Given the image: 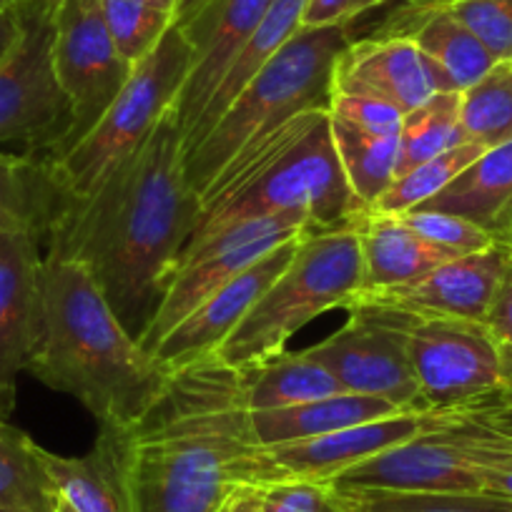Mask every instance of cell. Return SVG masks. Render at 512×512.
Instances as JSON below:
<instances>
[{"instance_id": "obj_44", "label": "cell", "mask_w": 512, "mask_h": 512, "mask_svg": "<svg viewBox=\"0 0 512 512\" xmlns=\"http://www.w3.org/2000/svg\"><path fill=\"white\" fill-rule=\"evenodd\" d=\"M63 0H16V8L23 16H43L53 18L61 8Z\"/></svg>"}, {"instance_id": "obj_5", "label": "cell", "mask_w": 512, "mask_h": 512, "mask_svg": "<svg viewBox=\"0 0 512 512\" xmlns=\"http://www.w3.org/2000/svg\"><path fill=\"white\" fill-rule=\"evenodd\" d=\"M354 41L352 26L299 28L221 113L209 134L184 154L186 179L204 194L216 176L292 118L329 111L334 73L342 53Z\"/></svg>"}, {"instance_id": "obj_12", "label": "cell", "mask_w": 512, "mask_h": 512, "mask_svg": "<svg viewBox=\"0 0 512 512\" xmlns=\"http://www.w3.org/2000/svg\"><path fill=\"white\" fill-rule=\"evenodd\" d=\"M53 71L73 118L63 144L46 159H58L88 136L134 71L108 33L101 0H63L53 16Z\"/></svg>"}, {"instance_id": "obj_14", "label": "cell", "mask_w": 512, "mask_h": 512, "mask_svg": "<svg viewBox=\"0 0 512 512\" xmlns=\"http://www.w3.org/2000/svg\"><path fill=\"white\" fill-rule=\"evenodd\" d=\"M334 91L382 98L402 113H410L437 93H455L457 88L410 38L367 36L359 41L354 38L342 53L334 73Z\"/></svg>"}, {"instance_id": "obj_49", "label": "cell", "mask_w": 512, "mask_h": 512, "mask_svg": "<svg viewBox=\"0 0 512 512\" xmlns=\"http://www.w3.org/2000/svg\"><path fill=\"white\" fill-rule=\"evenodd\" d=\"M56 512H76L73 510L71 505H68L66 500H63V497H58V505H56Z\"/></svg>"}, {"instance_id": "obj_17", "label": "cell", "mask_w": 512, "mask_h": 512, "mask_svg": "<svg viewBox=\"0 0 512 512\" xmlns=\"http://www.w3.org/2000/svg\"><path fill=\"white\" fill-rule=\"evenodd\" d=\"M43 241L36 231L0 239V384L28 372L43 329Z\"/></svg>"}, {"instance_id": "obj_31", "label": "cell", "mask_w": 512, "mask_h": 512, "mask_svg": "<svg viewBox=\"0 0 512 512\" xmlns=\"http://www.w3.org/2000/svg\"><path fill=\"white\" fill-rule=\"evenodd\" d=\"M339 490V487H337ZM349 512H512V500L492 492L339 490Z\"/></svg>"}, {"instance_id": "obj_8", "label": "cell", "mask_w": 512, "mask_h": 512, "mask_svg": "<svg viewBox=\"0 0 512 512\" xmlns=\"http://www.w3.org/2000/svg\"><path fill=\"white\" fill-rule=\"evenodd\" d=\"M485 405L349 467L332 485L339 490L482 492L487 447L495 435V427L482 417Z\"/></svg>"}, {"instance_id": "obj_4", "label": "cell", "mask_w": 512, "mask_h": 512, "mask_svg": "<svg viewBox=\"0 0 512 512\" xmlns=\"http://www.w3.org/2000/svg\"><path fill=\"white\" fill-rule=\"evenodd\" d=\"M367 211L344 179L329 111H309L241 151L216 176L201 194L199 224L186 249L262 216H304L309 234H322L354 229Z\"/></svg>"}, {"instance_id": "obj_16", "label": "cell", "mask_w": 512, "mask_h": 512, "mask_svg": "<svg viewBox=\"0 0 512 512\" xmlns=\"http://www.w3.org/2000/svg\"><path fill=\"white\" fill-rule=\"evenodd\" d=\"M269 6L272 0H211L204 11L181 26L194 51L191 71L174 106L184 139L199 121L206 103L224 81L226 71L246 46L251 33L262 23Z\"/></svg>"}, {"instance_id": "obj_22", "label": "cell", "mask_w": 512, "mask_h": 512, "mask_svg": "<svg viewBox=\"0 0 512 512\" xmlns=\"http://www.w3.org/2000/svg\"><path fill=\"white\" fill-rule=\"evenodd\" d=\"M41 460L58 497L76 512H131L121 442L113 425H98L91 452L63 457L41 447Z\"/></svg>"}, {"instance_id": "obj_27", "label": "cell", "mask_w": 512, "mask_h": 512, "mask_svg": "<svg viewBox=\"0 0 512 512\" xmlns=\"http://www.w3.org/2000/svg\"><path fill=\"white\" fill-rule=\"evenodd\" d=\"M56 204L46 161L0 151V239L13 231H46Z\"/></svg>"}, {"instance_id": "obj_38", "label": "cell", "mask_w": 512, "mask_h": 512, "mask_svg": "<svg viewBox=\"0 0 512 512\" xmlns=\"http://www.w3.org/2000/svg\"><path fill=\"white\" fill-rule=\"evenodd\" d=\"M390 0H309L304 11V28H322V26H339L347 23L354 26L357 18L374 8L387 6Z\"/></svg>"}, {"instance_id": "obj_10", "label": "cell", "mask_w": 512, "mask_h": 512, "mask_svg": "<svg viewBox=\"0 0 512 512\" xmlns=\"http://www.w3.org/2000/svg\"><path fill=\"white\" fill-rule=\"evenodd\" d=\"M467 410H405L390 417L282 445H254L236 462L239 485H272L287 480L332 482L349 467L402 445L425 432L450 425Z\"/></svg>"}, {"instance_id": "obj_19", "label": "cell", "mask_w": 512, "mask_h": 512, "mask_svg": "<svg viewBox=\"0 0 512 512\" xmlns=\"http://www.w3.org/2000/svg\"><path fill=\"white\" fill-rule=\"evenodd\" d=\"M369 36H405L415 41L417 48L447 73L460 93L480 81L497 63L475 33L467 31L450 11L437 6L390 8Z\"/></svg>"}, {"instance_id": "obj_37", "label": "cell", "mask_w": 512, "mask_h": 512, "mask_svg": "<svg viewBox=\"0 0 512 512\" xmlns=\"http://www.w3.org/2000/svg\"><path fill=\"white\" fill-rule=\"evenodd\" d=\"M329 113L354 123V126L369 128V131H382V134H400L402 118H405L400 108L382 101V98L349 91H334Z\"/></svg>"}, {"instance_id": "obj_42", "label": "cell", "mask_w": 512, "mask_h": 512, "mask_svg": "<svg viewBox=\"0 0 512 512\" xmlns=\"http://www.w3.org/2000/svg\"><path fill=\"white\" fill-rule=\"evenodd\" d=\"M219 512H262V502H259V492L254 485H239L229 495Z\"/></svg>"}, {"instance_id": "obj_43", "label": "cell", "mask_w": 512, "mask_h": 512, "mask_svg": "<svg viewBox=\"0 0 512 512\" xmlns=\"http://www.w3.org/2000/svg\"><path fill=\"white\" fill-rule=\"evenodd\" d=\"M482 415H485V420L490 422L492 427H497V430L512 437V400H507L505 395L497 397V400L487 402V405L482 407Z\"/></svg>"}, {"instance_id": "obj_24", "label": "cell", "mask_w": 512, "mask_h": 512, "mask_svg": "<svg viewBox=\"0 0 512 512\" xmlns=\"http://www.w3.org/2000/svg\"><path fill=\"white\" fill-rule=\"evenodd\" d=\"M307 3L309 0H272V6L264 13L262 23L256 26L254 33H251L246 46L241 48L236 61L231 63V68L226 71L224 81L219 83V88L214 91L211 101L206 103L199 121H196L194 128L186 134L184 154H189V151L209 134L211 126L219 121L221 113H224L226 108L231 106V101L239 96L241 88H244L256 73L262 71L264 63H267L269 58H272L274 53L302 28Z\"/></svg>"}, {"instance_id": "obj_6", "label": "cell", "mask_w": 512, "mask_h": 512, "mask_svg": "<svg viewBox=\"0 0 512 512\" xmlns=\"http://www.w3.org/2000/svg\"><path fill=\"white\" fill-rule=\"evenodd\" d=\"M362 289L357 226L302 236L292 262L216 349V357L234 369L274 357L304 324L329 309H347Z\"/></svg>"}, {"instance_id": "obj_2", "label": "cell", "mask_w": 512, "mask_h": 512, "mask_svg": "<svg viewBox=\"0 0 512 512\" xmlns=\"http://www.w3.org/2000/svg\"><path fill=\"white\" fill-rule=\"evenodd\" d=\"M116 432L131 512H219L256 445L241 372L216 354L171 372L154 405Z\"/></svg>"}, {"instance_id": "obj_23", "label": "cell", "mask_w": 512, "mask_h": 512, "mask_svg": "<svg viewBox=\"0 0 512 512\" xmlns=\"http://www.w3.org/2000/svg\"><path fill=\"white\" fill-rule=\"evenodd\" d=\"M395 412L405 410L382 400V397L342 392V395L277 407V410L249 412V422L256 445L269 447L282 445V442L322 437L329 435V432H339L347 430V427L379 420V417H390Z\"/></svg>"}, {"instance_id": "obj_29", "label": "cell", "mask_w": 512, "mask_h": 512, "mask_svg": "<svg viewBox=\"0 0 512 512\" xmlns=\"http://www.w3.org/2000/svg\"><path fill=\"white\" fill-rule=\"evenodd\" d=\"M462 144L467 139L460 126V93H437L402 118L397 176Z\"/></svg>"}, {"instance_id": "obj_34", "label": "cell", "mask_w": 512, "mask_h": 512, "mask_svg": "<svg viewBox=\"0 0 512 512\" xmlns=\"http://www.w3.org/2000/svg\"><path fill=\"white\" fill-rule=\"evenodd\" d=\"M427 244L435 246L437 251L447 256V259H457V256L477 254L490 246H495L492 236L477 224H472L465 216L450 214V211H435V209H412L407 214H400Z\"/></svg>"}, {"instance_id": "obj_3", "label": "cell", "mask_w": 512, "mask_h": 512, "mask_svg": "<svg viewBox=\"0 0 512 512\" xmlns=\"http://www.w3.org/2000/svg\"><path fill=\"white\" fill-rule=\"evenodd\" d=\"M28 372L116 427L139 420L171 374L118 322L86 267L53 254H43V329Z\"/></svg>"}, {"instance_id": "obj_30", "label": "cell", "mask_w": 512, "mask_h": 512, "mask_svg": "<svg viewBox=\"0 0 512 512\" xmlns=\"http://www.w3.org/2000/svg\"><path fill=\"white\" fill-rule=\"evenodd\" d=\"M465 139L482 149L512 141V61H497L485 76L460 93Z\"/></svg>"}, {"instance_id": "obj_48", "label": "cell", "mask_w": 512, "mask_h": 512, "mask_svg": "<svg viewBox=\"0 0 512 512\" xmlns=\"http://www.w3.org/2000/svg\"><path fill=\"white\" fill-rule=\"evenodd\" d=\"M452 0H390L387 6L392 8H402V6H412V8H430V6H447Z\"/></svg>"}, {"instance_id": "obj_9", "label": "cell", "mask_w": 512, "mask_h": 512, "mask_svg": "<svg viewBox=\"0 0 512 512\" xmlns=\"http://www.w3.org/2000/svg\"><path fill=\"white\" fill-rule=\"evenodd\" d=\"M342 329L304 349L347 392L382 397L400 410H425L410 359L415 314L372 302H352Z\"/></svg>"}, {"instance_id": "obj_25", "label": "cell", "mask_w": 512, "mask_h": 512, "mask_svg": "<svg viewBox=\"0 0 512 512\" xmlns=\"http://www.w3.org/2000/svg\"><path fill=\"white\" fill-rule=\"evenodd\" d=\"M244 382V400L249 412L277 410L299 402L347 392L327 367L307 352H279L251 367L239 369Z\"/></svg>"}, {"instance_id": "obj_45", "label": "cell", "mask_w": 512, "mask_h": 512, "mask_svg": "<svg viewBox=\"0 0 512 512\" xmlns=\"http://www.w3.org/2000/svg\"><path fill=\"white\" fill-rule=\"evenodd\" d=\"M500 364H502V392L512 400V339L500 342Z\"/></svg>"}, {"instance_id": "obj_21", "label": "cell", "mask_w": 512, "mask_h": 512, "mask_svg": "<svg viewBox=\"0 0 512 512\" xmlns=\"http://www.w3.org/2000/svg\"><path fill=\"white\" fill-rule=\"evenodd\" d=\"M417 209L450 211L485 229L512 251V141L487 149L447 189Z\"/></svg>"}, {"instance_id": "obj_39", "label": "cell", "mask_w": 512, "mask_h": 512, "mask_svg": "<svg viewBox=\"0 0 512 512\" xmlns=\"http://www.w3.org/2000/svg\"><path fill=\"white\" fill-rule=\"evenodd\" d=\"M482 490L512 500V437L497 427L482 470Z\"/></svg>"}, {"instance_id": "obj_18", "label": "cell", "mask_w": 512, "mask_h": 512, "mask_svg": "<svg viewBox=\"0 0 512 512\" xmlns=\"http://www.w3.org/2000/svg\"><path fill=\"white\" fill-rule=\"evenodd\" d=\"M507 259L510 249L495 244L477 254L447 259L410 287L359 294L354 302L384 304L425 319L452 317L485 322Z\"/></svg>"}, {"instance_id": "obj_13", "label": "cell", "mask_w": 512, "mask_h": 512, "mask_svg": "<svg viewBox=\"0 0 512 512\" xmlns=\"http://www.w3.org/2000/svg\"><path fill=\"white\" fill-rule=\"evenodd\" d=\"M23 21L21 43L0 63V146L23 144L28 156L46 159L71 128V103L53 71V18Z\"/></svg>"}, {"instance_id": "obj_52", "label": "cell", "mask_w": 512, "mask_h": 512, "mask_svg": "<svg viewBox=\"0 0 512 512\" xmlns=\"http://www.w3.org/2000/svg\"><path fill=\"white\" fill-rule=\"evenodd\" d=\"M0 512H8V510H3V507H0Z\"/></svg>"}, {"instance_id": "obj_1", "label": "cell", "mask_w": 512, "mask_h": 512, "mask_svg": "<svg viewBox=\"0 0 512 512\" xmlns=\"http://www.w3.org/2000/svg\"><path fill=\"white\" fill-rule=\"evenodd\" d=\"M199 216L201 196L186 179L184 134L169 111L88 199H56L43 254L83 264L118 322L141 342Z\"/></svg>"}, {"instance_id": "obj_7", "label": "cell", "mask_w": 512, "mask_h": 512, "mask_svg": "<svg viewBox=\"0 0 512 512\" xmlns=\"http://www.w3.org/2000/svg\"><path fill=\"white\" fill-rule=\"evenodd\" d=\"M194 51L184 28L171 26L159 46L134 66L126 86L96 126L58 159H43L56 199H88L106 176L134 154L161 118L174 111L176 98L191 71Z\"/></svg>"}, {"instance_id": "obj_32", "label": "cell", "mask_w": 512, "mask_h": 512, "mask_svg": "<svg viewBox=\"0 0 512 512\" xmlns=\"http://www.w3.org/2000/svg\"><path fill=\"white\" fill-rule=\"evenodd\" d=\"M487 149L477 144H462L457 149L447 151V154L435 156V159L425 161V164L415 166V169L405 171L397 176L390 184V189L384 191L372 206L374 211H384V214H407V211L417 209L432 196L440 194L442 189L452 184L472 161L480 159Z\"/></svg>"}, {"instance_id": "obj_40", "label": "cell", "mask_w": 512, "mask_h": 512, "mask_svg": "<svg viewBox=\"0 0 512 512\" xmlns=\"http://www.w3.org/2000/svg\"><path fill=\"white\" fill-rule=\"evenodd\" d=\"M485 324L492 329L500 342L512 339V251L510 259L505 264V272H502L500 284L495 289V297H492L490 312H487Z\"/></svg>"}, {"instance_id": "obj_41", "label": "cell", "mask_w": 512, "mask_h": 512, "mask_svg": "<svg viewBox=\"0 0 512 512\" xmlns=\"http://www.w3.org/2000/svg\"><path fill=\"white\" fill-rule=\"evenodd\" d=\"M23 31H26V21H23L21 11L16 6L0 8V63L16 51V46L23 38Z\"/></svg>"}, {"instance_id": "obj_47", "label": "cell", "mask_w": 512, "mask_h": 512, "mask_svg": "<svg viewBox=\"0 0 512 512\" xmlns=\"http://www.w3.org/2000/svg\"><path fill=\"white\" fill-rule=\"evenodd\" d=\"M16 410V384H0V420H8Z\"/></svg>"}, {"instance_id": "obj_35", "label": "cell", "mask_w": 512, "mask_h": 512, "mask_svg": "<svg viewBox=\"0 0 512 512\" xmlns=\"http://www.w3.org/2000/svg\"><path fill=\"white\" fill-rule=\"evenodd\" d=\"M437 8L475 33L495 61H512V0H452Z\"/></svg>"}, {"instance_id": "obj_51", "label": "cell", "mask_w": 512, "mask_h": 512, "mask_svg": "<svg viewBox=\"0 0 512 512\" xmlns=\"http://www.w3.org/2000/svg\"><path fill=\"white\" fill-rule=\"evenodd\" d=\"M16 6V0H0V8H13Z\"/></svg>"}, {"instance_id": "obj_20", "label": "cell", "mask_w": 512, "mask_h": 512, "mask_svg": "<svg viewBox=\"0 0 512 512\" xmlns=\"http://www.w3.org/2000/svg\"><path fill=\"white\" fill-rule=\"evenodd\" d=\"M362 246V294L410 287L447 262V256L427 244L402 216L369 209L357 224ZM357 299V297H354Z\"/></svg>"}, {"instance_id": "obj_46", "label": "cell", "mask_w": 512, "mask_h": 512, "mask_svg": "<svg viewBox=\"0 0 512 512\" xmlns=\"http://www.w3.org/2000/svg\"><path fill=\"white\" fill-rule=\"evenodd\" d=\"M209 3L211 0H176V11H174L176 26H184V23H189L191 18H194L199 11H204Z\"/></svg>"}, {"instance_id": "obj_36", "label": "cell", "mask_w": 512, "mask_h": 512, "mask_svg": "<svg viewBox=\"0 0 512 512\" xmlns=\"http://www.w3.org/2000/svg\"><path fill=\"white\" fill-rule=\"evenodd\" d=\"M254 487L262 512H349L342 492L332 482L287 480Z\"/></svg>"}, {"instance_id": "obj_15", "label": "cell", "mask_w": 512, "mask_h": 512, "mask_svg": "<svg viewBox=\"0 0 512 512\" xmlns=\"http://www.w3.org/2000/svg\"><path fill=\"white\" fill-rule=\"evenodd\" d=\"M299 241H302V236L277 246V249L269 251L267 256H262L259 262L251 264L249 269H244L239 277L231 279L226 287H221L219 292L211 294L209 299H204L194 312L186 314V317L181 319V322L176 324L154 349H151V357H154L166 372H176V369L186 367V364L199 362V359L216 354V349L226 342V337L239 327V322L246 317V312L254 307L256 299L262 297V294L272 287L274 279L287 269V264L292 262L294 251H297Z\"/></svg>"}, {"instance_id": "obj_26", "label": "cell", "mask_w": 512, "mask_h": 512, "mask_svg": "<svg viewBox=\"0 0 512 512\" xmlns=\"http://www.w3.org/2000/svg\"><path fill=\"white\" fill-rule=\"evenodd\" d=\"M329 131L349 189L367 209H372L379 196L397 179L400 134L369 131L332 113H329Z\"/></svg>"}, {"instance_id": "obj_50", "label": "cell", "mask_w": 512, "mask_h": 512, "mask_svg": "<svg viewBox=\"0 0 512 512\" xmlns=\"http://www.w3.org/2000/svg\"><path fill=\"white\" fill-rule=\"evenodd\" d=\"M156 3H159V6H164L166 11H171V13L176 11V0H156Z\"/></svg>"}, {"instance_id": "obj_33", "label": "cell", "mask_w": 512, "mask_h": 512, "mask_svg": "<svg viewBox=\"0 0 512 512\" xmlns=\"http://www.w3.org/2000/svg\"><path fill=\"white\" fill-rule=\"evenodd\" d=\"M108 33L131 66L144 61L174 26V13L156 0H101Z\"/></svg>"}, {"instance_id": "obj_11", "label": "cell", "mask_w": 512, "mask_h": 512, "mask_svg": "<svg viewBox=\"0 0 512 512\" xmlns=\"http://www.w3.org/2000/svg\"><path fill=\"white\" fill-rule=\"evenodd\" d=\"M410 359L425 407L472 410L502 397L500 339L485 322L415 317Z\"/></svg>"}, {"instance_id": "obj_28", "label": "cell", "mask_w": 512, "mask_h": 512, "mask_svg": "<svg viewBox=\"0 0 512 512\" xmlns=\"http://www.w3.org/2000/svg\"><path fill=\"white\" fill-rule=\"evenodd\" d=\"M58 492L41 460V445L0 420V507L8 512H56Z\"/></svg>"}]
</instances>
